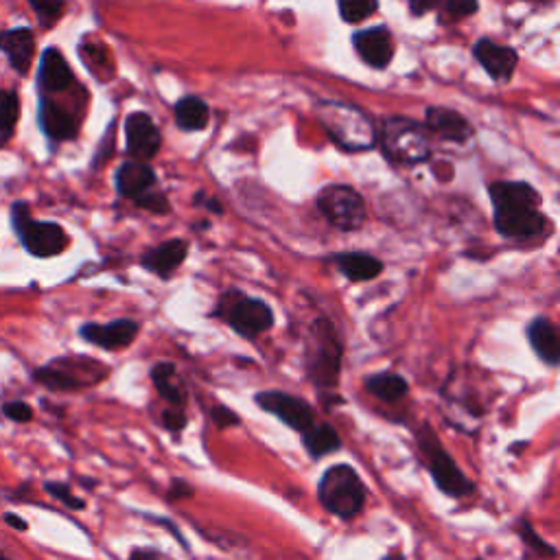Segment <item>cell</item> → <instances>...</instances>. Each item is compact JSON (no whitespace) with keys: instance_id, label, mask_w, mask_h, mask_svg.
Here are the masks:
<instances>
[{"instance_id":"obj_4","label":"cell","mask_w":560,"mask_h":560,"mask_svg":"<svg viewBox=\"0 0 560 560\" xmlns=\"http://www.w3.org/2000/svg\"><path fill=\"white\" fill-rule=\"evenodd\" d=\"M342 372V342L331 320L318 318L311 324L307 344V375L315 388L329 392L337 388Z\"/></svg>"},{"instance_id":"obj_39","label":"cell","mask_w":560,"mask_h":560,"mask_svg":"<svg viewBox=\"0 0 560 560\" xmlns=\"http://www.w3.org/2000/svg\"><path fill=\"white\" fill-rule=\"evenodd\" d=\"M127 560H171V558L156 550V547H134Z\"/></svg>"},{"instance_id":"obj_42","label":"cell","mask_w":560,"mask_h":560,"mask_svg":"<svg viewBox=\"0 0 560 560\" xmlns=\"http://www.w3.org/2000/svg\"><path fill=\"white\" fill-rule=\"evenodd\" d=\"M475 560H484V558H475Z\"/></svg>"},{"instance_id":"obj_2","label":"cell","mask_w":560,"mask_h":560,"mask_svg":"<svg viewBox=\"0 0 560 560\" xmlns=\"http://www.w3.org/2000/svg\"><path fill=\"white\" fill-rule=\"evenodd\" d=\"M315 116L333 143L350 154H359L377 145V127L372 125L370 116L353 103L318 101Z\"/></svg>"},{"instance_id":"obj_28","label":"cell","mask_w":560,"mask_h":560,"mask_svg":"<svg viewBox=\"0 0 560 560\" xmlns=\"http://www.w3.org/2000/svg\"><path fill=\"white\" fill-rule=\"evenodd\" d=\"M20 99L14 90H0V147H5L16 132Z\"/></svg>"},{"instance_id":"obj_31","label":"cell","mask_w":560,"mask_h":560,"mask_svg":"<svg viewBox=\"0 0 560 560\" xmlns=\"http://www.w3.org/2000/svg\"><path fill=\"white\" fill-rule=\"evenodd\" d=\"M519 536H521V541L530 547V550H534L536 554H541V556H547V558H554L556 556V547L550 545L547 541H543L539 534L534 532L532 528V523L528 519H521L519 521Z\"/></svg>"},{"instance_id":"obj_9","label":"cell","mask_w":560,"mask_h":560,"mask_svg":"<svg viewBox=\"0 0 560 560\" xmlns=\"http://www.w3.org/2000/svg\"><path fill=\"white\" fill-rule=\"evenodd\" d=\"M11 224H14L20 243L35 259H53V256L62 254L70 243L68 232L60 224L35 221L25 202H18L11 208Z\"/></svg>"},{"instance_id":"obj_8","label":"cell","mask_w":560,"mask_h":560,"mask_svg":"<svg viewBox=\"0 0 560 560\" xmlns=\"http://www.w3.org/2000/svg\"><path fill=\"white\" fill-rule=\"evenodd\" d=\"M215 315L217 318H224L230 329L245 337V340H256L263 333L272 331L276 322L274 311L265 300L243 296L239 291L224 294L215 309Z\"/></svg>"},{"instance_id":"obj_11","label":"cell","mask_w":560,"mask_h":560,"mask_svg":"<svg viewBox=\"0 0 560 560\" xmlns=\"http://www.w3.org/2000/svg\"><path fill=\"white\" fill-rule=\"evenodd\" d=\"M254 403L261 407L263 412L283 420L287 427H291L298 434L307 431L315 423V410L298 396L280 390H265L254 394Z\"/></svg>"},{"instance_id":"obj_21","label":"cell","mask_w":560,"mask_h":560,"mask_svg":"<svg viewBox=\"0 0 560 560\" xmlns=\"http://www.w3.org/2000/svg\"><path fill=\"white\" fill-rule=\"evenodd\" d=\"M40 127L46 136L51 140H57V143L73 140L79 132L73 114L66 112L62 105H57L55 101L49 99H44L40 103Z\"/></svg>"},{"instance_id":"obj_27","label":"cell","mask_w":560,"mask_h":560,"mask_svg":"<svg viewBox=\"0 0 560 560\" xmlns=\"http://www.w3.org/2000/svg\"><path fill=\"white\" fill-rule=\"evenodd\" d=\"M175 123L182 132H202L206 130L210 112L208 105L200 97H184L173 108Z\"/></svg>"},{"instance_id":"obj_23","label":"cell","mask_w":560,"mask_h":560,"mask_svg":"<svg viewBox=\"0 0 560 560\" xmlns=\"http://www.w3.org/2000/svg\"><path fill=\"white\" fill-rule=\"evenodd\" d=\"M73 70H70L66 57L57 49H46L40 62L38 84L46 92H62L73 84Z\"/></svg>"},{"instance_id":"obj_6","label":"cell","mask_w":560,"mask_h":560,"mask_svg":"<svg viewBox=\"0 0 560 560\" xmlns=\"http://www.w3.org/2000/svg\"><path fill=\"white\" fill-rule=\"evenodd\" d=\"M377 143L381 145L383 156L396 162V165H420L431 156L425 127L412 119H405V116L385 119L377 132Z\"/></svg>"},{"instance_id":"obj_20","label":"cell","mask_w":560,"mask_h":560,"mask_svg":"<svg viewBox=\"0 0 560 560\" xmlns=\"http://www.w3.org/2000/svg\"><path fill=\"white\" fill-rule=\"evenodd\" d=\"M528 340L534 355L539 357L545 366L556 368L560 364V337L556 324L550 318H545V315L534 318L528 326Z\"/></svg>"},{"instance_id":"obj_32","label":"cell","mask_w":560,"mask_h":560,"mask_svg":"<svg viewBox=\"0 0 560 560\" xmlns=\"http://www.w3.org/2000/svg\"><path fill=\"white\" fill-rule=\"evenodd\" d=\"M44 490L49 493L53 499L57 501H62V504L70 510H84L86 508V501L84 499H79L73 490H70V486L66 482H46L44 484Z\"/></svg>"},{"instance_id":"obj_26","label":"cell","mask_w":560,"mask_h":560,"mask_svg":"<svg viewBox=\"0 0 560 560\" xmlns=\"http://www.w3.org/2000/svg\"><path fill=\"white\" fill-rule=\"evenodd\" d=\"M366 392L375 396V399L383 403H399L403 401L407 392H410V383L405 381V377L396 375V372H377V375H370L366 379Z\"/></svg>"},{"instance_id":"obj_19","label":"cell","mask_w":560,"mask_h":560,"mask_svg":"<svg viewBox=\"0 0 560 560\" xmlns=\"http://www.w3.org/2000/svg\"><path fill=\"white\" fill-rule=\"evenodd\" d=\"M156 186V171L143 160L123 162L116 171V191L125 200L136 202L140 195H145Z\"/></svg>"},{"instance_id":"obj_5","label":"cell","mask_w":560,"mask_h":560,"mask_svg":"<svg viewBox=\"0 0 560 560\" xmlns=\"http://www.w3.org/2000/svg\"><path fill=\"white\" fill-rule=\"evenodd\" d=\"M416 445L420 455H423L427 471L434 480L436 488L447 497L460 499L471 495L475 490V484L464 475L455 460L449 455V451L442 447L438 434L431 429L429 423H423L416 429Z\"/></svg>"},{"instance_id":"obj_34","label":"cell","mask_w":560,"mask_h":560,"mask_svg":"<svg viewBox=\"0 0 560 560\" xmlns=\"http://www.w3.org/2000/svg\"><path fill=\"white\" fill-rule=\"evenodd\" d=\"M210 418H213L217 429H232V427L241 425L239 414L235 410H230V407H226V405H215L213 410H210Z\"/></svg>"},{"instance_id":"obj_15","label":"cell","mask_w":560,"mask_h":560,"mask_svg":"<svg viewBox=\"0 0 560 560\" xmlns=\"http://www.w3.org/2000/svg\"><path fill=\"white\" fill-rule=\"evenodd\" d=\"M355 51L372 68H385L394 57V40L388 27H372L353 35Z\"/></svg>"},{"instance_id":"obj_13","label":"cell","mask_w":560,"mask_h":560,"mask_svg":"<svg viewBox=\"0 0 560 560\" xmlns=\"http://www.w3.org/2000/svg\"><path fill=\"white\" fill-rule=\"evenodd\" d=\"M125 138H127V151L134 160L147 162L158 154L162 145V136L154 119L147 112H134L125 119Z\"/></svg>"},{"instance_id":"obj_25","label":"cell","mask_w":560,"mask_h":560,"mask_svg":"<svg viewBox=\"0 0 560 560\" xmlns=\"http://www.w3.org/2000/svg\"><path fill=\"white\" fill-rule=\"evenodd\" d=\"M151 381H154L158 394L171 403V407H184L186 403V390L182 381L178 379V368L171 361H158L151 366Z\"/></svg>"},{"instance_id":"obj_36","label":"cell","mask_w":560,"mask_h":560,"mask_svg":"<svg viewBox=\"0 0 560 560\" xmlns=\"http://www.w3.org/2000/svg\"><path fill=\"white\" fill-rule=\"evenodd\" d=\"M3 414L9 420H14V423H29V420L33 418L31 405L25 403V401H9V403H5L3 405Z\"/></svg>"},{"instance_id":"obj_7","label":"cell","mask_w":560,"mask_h":560,"mask_svg":"<svg viewBox=\"0 0 560 560\" xmlns=\"http://www.w3.org/2000/svg\"><path fill=\"white\" fill-rule=\"evenodd\" d=\"M110 375V368L92 357H55L33 372V379L46 390L75 392L92 388Z\"/></svg>"},{"instance_id":"obj_37","label":"cell","mask_w":560,"mask_h":560,"mask_svg":"<svg viewBox=\"0 0 560 560\" xmlns=\"http://www.w3.org/2000/svg\"><path fill=\"white\" fill-rule=\"evenodd\" d=\"M477 9H480V3H477V0H447V11H449V16L455 20L473 16V14H477Z\"/></svg>"},{"instance_id":"obj_33","label":"cell","mask_w":560,"mask_h":560,"mask_svg":"<svg viewBox=\"0 0 560 560\" xmlns=\"http://www.w3.org/2000/svg\"><path fill=\"white\" fill-rule=\"evenodd\" d=\"M136 206L140 208H145L149 210V213H154V215H167L169 213V200H167V195L165 193H154V191H147L145 195H140L138 200L134 202Z\"/></svg>"},{"instance_id":"obj_35","label":"cell","mask_w":560,"mask_h":560,"mask_svg":"<svg viewBox=\"0 0 560 560\" xmlns=\"http://www.w3.org/2000/svg\"><path fill=\"white\" fill-rule=\"evenodd\" d=\"M160 420H162V427L171 431V434H182L186 423H189L186 414L182 412V407H169V410L162 412Z\"/></svg>"},{"instance_id":"obj_40","label":"cell","mask_w":560,"mask_h":560,"mask_svg":"<svg viewBox=\"0 0 560 560\" xmlns=\"http://www.w3.org/2000/svg\"><path fill=\"white\" fill-rule=\"evenodd\" d=\"M442 0H410V11L414 16H425L429 11H434L440 7Z\"/></svg>"},{"instance_id":"obj_14","label":"cell","mask_w":560,"mask_h":560,"mask_svg":"<svg viewBox=\"0 0 560 560\" xmlns=\"http://www.w3.org/2000/svg\"><path fill=\"white\" fill-rule=\"evenodd\" d=\"M189 256V243L182 239H171L160 245L149 248L143 256H140V265L147 272L156 274L162 280H169L175 272L180 270L182 263Z\"/></svg>"},{"instance_id":"obj_38","label":"cell","mask_w":560,"mask_h":560,"mask_svg":"<svg viewBox=\"0 0 560 560\" xmlns=\"http://www.w3.org/2000/svg\"><path fill=\"white\" fill-rule=\"evenodd\" d=\"M195 495V488L184 482V480H173L169 490H167V499L169 501H182V499H191Z\"/></svg>"},{"instance_id":"obj_12","label":"cell","mask_w":560,"mask_h":560,"mask_svg":"<svg viewBox=\"0 0 560 560\" xmlns=\"http://www.w3.org/2000/svg\"><path fill=\"white\" fill-rule=\"evenodd\" d=\"M140 333V324L130 318H121L108 324L86 322L79 329L81 340H86L92 346H99L103 350H121L130 346Z\"/></svg>"},{"instance_id":"obj_16","label":"cell","mask_w":560,"mask_h":560,"mask_svg":"<svg viewBox=\"0 0 560 560\" xmlns=\"http://www.w3.org/2000/svg\"><path fill=\"white\" fill-rule=\"evenodd\" d=\"M475 60L484 66L486 73L497 81H508L515 75V68L519 64V55L510 46H501L493 40L482 38L473 46Z\"/></svg>"},{"instance_id":"obj_10","label":"cell","mask_w":560,"mask_h":560,"mask_svg":"<svg viewBox=\"0 0 560 560\" xmlns=\"http://www.w3.org/2000/svg\"><path fill=\"white\" fill-rule=\"evenodd\" d=\"M315 206L329 224L342 232H355L366 224V202L353 186L331 184L315 197Z\"/></svg>"},{"instance_id":"obj_18","label":"cell","mask_w":560,"mask_h":560,"mask_svg":"<svg viewBox=\"0 0 560 560\" xmlns=\"http://www.w3.org/2000/svg\"><path fill=\"white\" fill-rule=\"evenodd\" d=\"M0 51L20 77H27L35 57V35L31 29H9L0 33Z\"/></svg>"},{"instance_id":"obj_17","label":"cell","mask_w":560,"mask_h":560,"mask_svg":"<svg viewBox=\"0 0 560 560\" xmlns=\"http://www.w3.org/2000/svg\"><path fill=\"white\" fill-rule=\"evenodd\" d=\"M425 123L429 132L438 134L442 140H449V143L464 145L473 138V127L469 125V121H466L460 112L440 108V105L427 108Z\"/></svg>"},{"instance_id":"obj_41","label":"cell","mask_w":560,"mask_h":560,"mask_svg":"<svg viewBox=\"0 0 560 560\" xmlns=\"http://www.w3.org/2000/svg\"><path fill=\"white\" fill-rule=\"evenodd\" d=\"M5 523L11 525V528L18 530V532H25L29 528V523L25 519H20L18 515H14V512H7L5 515Z\"/></svg>"},{"instance_id":"obj_30","label":"cell","mask_w":560,"mask_h":560,"mask_svg":"<svg viewBox=\"0 0 560 560\" xmlns=\"http://www.w3.org/2000/svg\"><path fill=\"white\" fill-rule=\"evenodd\" d=\"M29 5L35 11V16H38L40 25L44 29H51L62 18L66 0H29Z\"/></svg>"},{"instance_id":"obj_1","label":"cell","mask_w":560,"mask_h":560,"mask_svg":"<svg viewBox=\"0 0 560 560\" xmlns=\"http://www.w3.org/2000/svg\"><path fill=\"white\" fill-rule=\"evenodd\" d=\"M493 202L495 230L506 239H536L550 232V219L541 213V195L528 182H493L488 186Z\"/></svg>"},{"instance_id":"obj_24","label":"cell","mask_w":560,"mask_h":560,"mask_svg":"<svg viewBox=\"0 0 560 560\" xmlns=\"http://www.w3.org/2000/svg\"><path fill=\"white\" fill-rule=\"evenodd\" d=\"M300 436H302L305 451L313 460L326 458V455L340 451V447H342V438H340V434H337V429L329 423H318V420H315L307 431H302Z\"/></svg>"},{"instance_id":"obj_22","label":"cell","mask_w":560,"mask_h":560,"mask_svg":"<svg viewBox=\"0 0 560 560\" xmlns=\"http://www.w3.org/2000/svg\"><path fill=\"white\" fill-rule=\"evenodd\" d=\"M333 263L350 283H366V280L379 278L383 272V263L366 252H340L333 256Z\"/></svg>"},{"instance_id":"obj_29","label":"cell","mask_w":560,"mask_h":560,"mask_svg":"<svg viewBox=\"0 0 560 560\" xmlns=\"http://www.w3.org/2000/svg\"><path fill=\"white\" fill-rule=\"evenodd\" d=\"M337 7H340L344 22L357 25V22H364L372 14H377L379 0H337Z\"/></svg>"},{"instance_id":"obj_3","label":"cell","mask_w":560,"mask_h":560,"mask_svg":"<svg viewBox=\"0 0 560 560\" xmlns=\"http://www.w3.org/2000/svg\"><path fill=\"white\" fill-rule=\"evenodd\" d=\"M368 488L350 464H333L318 482V501L333 517L350 521L364 510Z\"/></svg>"}]
</instances>
